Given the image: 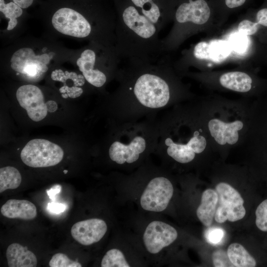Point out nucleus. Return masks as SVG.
<instances>
[{
	"label": "nucleus",
	"instance_id": "3",
	"mask_svg": "<svg viewBox=\"0 0 267 267\" xmlns=\"http://www.w3.org/2000/svg\"><path fill=\"white\" fill-rule=\"evenodd\" d=\"M64 156L63 149L49 140L36 138L29 141L22 149L23 162L33 168H44L59 163Z\"/></svg>",
	"mask_w": 267,
	"mask_h": 267
},
{
	"label": "nucleus",
	"instance_id": "16",
	"mask_svg": "<svg viewBox=\"0 0 267 267\" xmlns=\"http://www.w3.org/2000/svg\"><path fill=\"white\" fill-rule=\"evenodd\" d=\"M0 213L2 216L9 219L24 220H33L37 215L36 206L26 200H8L1 206Z\"/></svg>",
	"mask_w": 267,
	"mask_h": 267
},
{
	"label": "nucleus",
	"instance_id": "8",
	"mask_svg": "<svg viewBox=\"0 0 267 267\" xmlns=\"http://www.w3.org/2000/svg\"><path fill=\"white\" fill-rule=\"evenodd\" d=\"M178 235L177 230L170 224L161 221H153L144 231L143 243L148 253L155 255L172 244Z\"/></svg>",
	"mask_w": 267,
	"mask_h": 267
},
{
	"label": "nucleus",
	"instance_id": "17",
	"mask_svg": "<svg viewBox=\"0 0 267 267\" xmlns=\"http://www.w3.org/2000/svg\"><path fill=\"white\" fill-rule=\"evenodd\" d=\"M54 54L53 52L36 55L32 48L24 47L16 51L10 59V66L15 71L20 73L24 64L28 62L37 63L48 69L47 64Z\"/></svg>",
	"mask_w": 267,
	"mask_h": 267
},
{
	"label": "nucleus",
	"instance_id": "11",
	"mask_svg": "<svg viewBox=\"0 0 267 267\" xmlns=\"http://www.w3.org/2000/svg\"><path fill=\"white\" fill-rule=\"evenodd\" d=\"M107 230V225L104 220L92 218L75 223L71 228V233L80 244L89 246L99 241Z\"/></svg>",
	"mask_w": 267,
	"mask_h": 267
},
{
	"label": "nucleus",
	"instance_id": "26",
	"mask_svg": "<svg viewBox=\"0 0 267 267\" xmlns=\"http://www.w3.org/2000/svg\"><path fill=\"white\" fill-rule=\"evenodd\" d=\"M229 44L231 48L238 53H244L249 46L248 36L239 32L234 33L229 38Z\"/></svg>",
	"mask_w": 267,
	"mask_h": 267
},
{
	"label": "nucleus",
	"instance_id": "29",
	"mask_svg": "<svg viewBox=\"0 0 267 267\" xmlns=\"http://www.w3.org/2000/svg\"><path fill=\"white\" fill-rule=\"evenodd\" d=\"M212 261L214 267H234L230 261L227 252L222 249L215 251L212 254Z\"/></svg>",
	"mask_w": 267,
	"mask_h": 267
},
{
	"label": "nucleus",
	"instance_id": "2",
	"mask_svg": "<svg viewBox=\"0 0 267 267\" xmlns=\"http://www.w3.org/2000/svg\"><path fill=\"white\" fill-rule=\"evenodd\" d=\"M134 92L143 105L157 108L165 106L170 99V88L167 83L160 76L144 73L136 80Z\"/></svg>",
	"mask_w": 267,
	"mask_h": 267
},
{
	"label": "nucleus",
	"instance_id": "6",
	"mask_svg": "<svg viewBox=\"0 0 267 267\" xmlns=\"http://www.w3.org/2000/svg\"><path fill=\"white\" fill-rule=\"evenodd\" d=\"M53 27L60 33L77 38L89 36L92 27L82 14L67 7L57 10L52 18Z\"/></svg>",
	"mask_w": 267,
	"mask_h": 267
},
{
	"label": "nucleus",
	"instance_id": "28",
	"mask_svg": "<svg viewBox=\"0 0 267 267\" xmlns=\"http://www.w3.org/2000/svg\"><path fill=\"white\" fill-rule=\"evenodd\" d=\"M255 214L257 227L263 231H267V199L258 206Z\"/></svg>",
	"mask_w": 267,
	"mask_h": 267
},
{
	"label": "nucleus",
	"instance_id": "13",
	"mask_svg": "<svg viewBox=\"0 0 267 267\" xmlns=\"http://www.w3.org/2000/svg\"><path fill=\"white\" fill-rule=\"evenodd\" d=\"M146 147L144 139L141 136L134 137L129 145L115 141L109 149L110 159L118 164H129L136 161Z\"/></svg>",
	"mask_w": 267,
	"mask_h": 267
},
{
	"label": "nucleus",
	"instance_id": "38",
	"mask_svg": "<svg viewBox=\"0 0 267 267\" xmlns=\"http://www.w3.org/2000/svg\"><path fill=\"white\" fill-rule=\"evenodd\" d=\"M59 187H60L59 185H56V188L55 189H51V190L47 191L48 195H49V196H50V198H52V197H53V196L56 193H58V192L60 191V190H58V191L57 190L58 189H60L61 188H60L59 189L58 188Z\"/></svg>",
	"mask_w": 267,
	"mask_h": 267
},
{
	"label": "nucleus",
	"instance_id": "20",
	"mask_svg": "<svg viewBox=\"0 0 267 267\" xmlns=\"http://www.w3.org/2000/svg\"><path fill=\"white\" fill-rule=\"evenodd\" d=\"M219 82L225 89L246 93L251 90L253 81L251 77L245 72L233 71L222 74L219 78Z\"/></svg>",
	"mask_w": 267,
	"mask_h": 267
},
{
	"label": "nucleus",
	"instance_id": "21",
	"mask_svg": "<svg viewBox=\"0 0 267 267\" xmlns=\"http://www.w3.org/2000/svg\"><path fill=\"white\" fill-rule=\"evenodd\" d=\"M227 253L234 267H254L256 266L255 259L239 243H233L230 244Z\"/></svg>",
	"mask_w": 267,
	"mask_h": 267
},
{
	"label": "nucleus",
	"instance_id": "18",
	"mask_svg": "<svg viewBox=\"0 0 267 267\" xmlns=\"http://www.w3.org/2000/svg\"><path fill=\"white\" fill-rule=\"evenodd\" d=\"M6 257L9 267H35L37 265L35 255L27 247L17 243L8 246Z\"/></svg>",
	"mask_w": 267,
	"mask_h": 267
},
{
	"label": "nucleus",
	"instance_id": "15",
	"mask_svg": "<svg viewBox=\"0 0 267 267\" xmlns=\"http://www.w3.org/2000/svg\"><path fill=\"white\" fill-rule=\"evenodd\" d=\"M96 55L92 49H86L82 52L77 61L79 70L85 79L95 87H102L106 81L105 74L98 69H95Z\"/></svg>",
	"mask_w": 267,
	"mask_h": 267
},
{
	"label": "nucleus",
	"instance_id": "7",
	"mask_svg": "<svg viewBox=\"0 0 267 267\" xmlns=\"http://www.w3.org/2000/svg\"><path fill=\"white\" fill-rule=\"evenodd\" d=\"M165 142L168 146L169 156L181 164L188 163L194 159L196 155L213 149L206 131L195 134L187 144L175 143L169 137Z\"/></svg>",
	"mask_w": 267,
	"mask_h": 267
},
{
	"label": "nucleus",
	"instance_id": "31",
	"mask_svg": "<svg viewBox=\"0 0 267 267\" xmlns=\"http://www.w3.org/2000/svg\"><path fill=\"white\" fill-rule=\"evenodd\" d=\"M224 236V231L220 228L208 229L205 234L206 238L208 242L214 245H217L221 243Z\"/></svg>",
	"mask_w": 267,
	"mask_h": 267
},
{
	"label": "nucleus",
	"instance_id": "36",
	"mask_svg": "<svg viewBox=\"0 0 267 267\" xmlns=\"http://www.w3.org/2000/svg\"><path fill=\"white\" fill-rule=\"evenodd\" d=\"M13 2L22 8H26L31 5L33 0H13Z\"/></svg>",
	"mask_w": 267,
	"mask_h": 267
},
{
	"label": "nucleus",
	"instance_id": "24",
	"mask_svg": "<svg viewBox=\"0 0 267 267\" xmlns=\"http://www.w3.org/2000/svg\"><path fill=\"white\" fill-rule=\"evenodd\" d=\"M0 11L6 18L9 19L7 30H12L16 27L18 22L16 18L23 13L22 8L14 2L5 3L4 0H0Z\"/></svg>",
	"mask_w": 267,
	"mask_h": 267
},
{
	"label": "nucleus",
	"instance_id": "37",
	"mask_svg": "<svg viewBox=\"0 0 267 267\" xmlns=\"http://www.w3.org/2000/svg\"><path fill=\"white\" fill-rule=\"evenodd\" d=\"M45 104L47 111L49 112H54L57 109V103L53 100L48 101L45 103Z\"/></svg>",
	"mask_w": 267,
	"mask_h": 267
},
{
	"label": "nucleus",
	"instance_id": "19",
	"mask_svg": "<svg viewBox=\"0 0 267 267\" xmlns=\"http://www.w3.org/2000/svg\"><path fill=\"white\" fill-rule=\"evenodd\" d=\"M218 202V195L215 190L207 189L202 193L200 205L196 215L201 223L206 226H210L213 221Z\"/></svg>",
	"mask_w": 267,
	"mask_h": 267
},
{
	"label": "nucleus",
	"instance_id": "14",
	"mask_svg": "<svg viewBox=\"0 0 267 267\" xmlns=\"http://www.w3.org/2000/svg\"><path fill=\"white\" fill-rule=\"evenodd\" d=\"M231 47L229 43L222 40H214L209 43L201 42L194 47L193 55L197 59L221 62L229 55Z\"/></svg>",
	"mask_w": 267,
	"mask_h": 267
},
{
	"label": "nucleus",
	"instance_id": "33",
	"mask_svg": "<svg viewBox=\"0 0 267 267\" xmlns=\"http://www.w3.org/2000/svg\"><path fill=\"white\" fill-rule=\"evenodd\" d=\"M256 19L259 24L267 27V8H262L258 11Z\"/></svg>",
	"mask_w": 267,
	"mask_h": 267
},
{
	"label": "nucleus",
	"instance_id": "34",
	"mask_svg": "<svg viewBox=\"0 0 267 267\" xmlns=\"http://www.w3.org/2000/svg\"><path fill=\"white\" fill-rule=\"evenodd\" d=\"M247 0H223L224 6L228 9H234L243 5Z\"/></svg>",
	"mask_w": 267,
	"mask_h": 267
},
{
	"label": "nucleus",
	"instance_id": "39",
	"mask_svg": "<svg viewBox=\"0 0 267 267\" xmlns=\"http://www.w3.org/2000/svg\"><path fill=\"white\" fill-rule=\"evenodd\" d=\"M63 172H64V174H66L68 172V171L67 170H64Z\"/></svg>",
	"mask_w": 267,
	"mask_h": 267
},
{
	"label": "nucleus",
	"instance_id": "27",
	"mask_svg": "<svg viewBox=\"0 0 267 267\" xmlns=\"http://www.w3.org/2000/svg\"><path fill=\"white\" fill-rule=\"evenodd\" d=\"M50 267H81L82 266L77 261L70 260L65 254L56 253L49 262Z\"/></svg>",
	"mask_w": 267,
	"mask_h": 267
},
{
	"label": "nucleus",
	"instance_id": "4",
	"mask_svg": "<svg viewBox=\"0 0 267 267\" xmlns=\"http://www.w3.org/2000/svg\"><path fill=\"white\" fill-rule=\"evenodd\" d=\"M218 195V202L215 220L219 223L227 220L233 222L243 219L246 211L244 200L240 193L229 184L221 182L215 187Z\"/></svg>",
	"mask_w": 267,
	"mask_h": 267
},
{
	"label": "nucleus",
	"instance_id": "5",
	"mask_svg": "<svg viewBox=\"0 0 267 267\" xmlns=\"http://www.w3.org/2000/svg\"><path fill=\"white\" fill-rule=\"evenodd\" d=\"M174 194V187L168 178L163 177L151 179L140 197V205L144 210L161 212L167 208Z\"/></svg>",
	"mask_w": 267,
	"mask_h": 267
},
{
	"label": "nucleus",
	"instance_id": "1",
	"mask_svg": "<svg viewBox=\"0 0 267 267\" xmlns=\"http://www.w3.org/2000/svg\"><path fill=\"white\" fill-rule=\"evenodd\" d=\"M199 116L213 149L237 147L247 131L250 110L245 103L204 101Z\"/></svg>",
	"mask_w": 267,
	"mask_h": 267
},
{
	"label": "nucleus",
	"instance_id": "12",
	"mask_svg": "<svg viewBox=\"0 0 267 267\" xmlns=\"http://www.w3.org/2000/svg\"><path fill=\"white\" fill-rule=\"evenodd\" d=\"M153 20L165 24L174 11L177 0H129Z\"/></svg>",
	"mask_w": 267,
	"mask_h": 267
},
{
	"label": "nucleus",
	"instance_id": "23",
	"mask_svg": "<svg viewBox=\"0 0 267 267\" xmlns=\"http://www.w3.org/2000/svg\"><path fill=\"white\" fill-rule=\"evenodd\" d=\"M131 264L124 252L117 248L108 250L102 259L101 267H129Z\"/></svg>",
	"mask_w": 267,
	"mask_h": 267
},
{
	"label": "nucleus",
	"instance_id": "32",
	"mask_svg": "<svg viewBox=\"0 0 267 267\" xmlns=\"http://www.w3.org/2000/svg\"><path fill=\"white\" fill-rule=\"evenodd\" d=\"M59 91L64 98H67L68 97L75 98L80 96L83 93V90L79 87L63 86L59 89Z\"/></svg>",
	"mask_w": 267,
	"mask_h": 267
},
{
	"label": "nucleus",
	"instance_id": "22",
	"mask_svg": "<svg viewBox=\"0 0 267 267\" xmlns=\"http://www.w3.org/2000/svg\"><path fill=\"white\" fill-rule=\"evenodd\" d=\"M22 180L21 174L15 168L6 166L0 169V193L17 188Z\"/></svg>",
	"mask_w": 267,
	"mask_h": 267
},
{
	"label": "nucleus",
	"instance_id": "30",
	"mask_svg": "<svg viewBox=\"0 0 267 267\" xmlns=\"http://www.w3.org/2000/svg\"><path fill=\"white\" fill-rule=\"evenodd\" d=\"M259 24L250 20L245 19L241 21L238 26V32L246 36L253 35L258 29Z\"/></svg>",
	"mask_w": 267,
	"mask_h": 267
},
{
	"label": "nucleus",
	"instance_id": "9",
	"mask_svg": "<svg viewBox=\"0 0 267 267\" xmlns=\"http://www.w3.org/2000/svg\"><path fill=\"white\" fill-rule=\"evenodd\" d=\"M16 98L32 120L39 122L46 116L47 110L44 97L41 90L37 86L32 85L21 86L17 90Z\"/></svg>",
	"mask_w": 267,
	"mask_h": 267
},
{
	"label": "nucleus",
	"instance_id": "10",
	"mask_svg": "<svg viewBox=\"0 0 267 267\" xmlns=\"http://www.w3.org/2000/svg\"><path fill=\"white\" fill-rule=\"evenodd\" d=\"M210 14V7L206 0H177L173 14L178 23L197 25L205 23Z\"/></svg>",
	"mask_w": 267,
	"mask_h": 267
},
{
	"label": "nucleus",
	"instance_id": "25",
	"mask_svg": "<svg viewBox=\"0 0 267 267\" xmlns=\"http://www.w3.org/2000/svg\"><path fill=\"white\" fill-rule=\"evenodd\" d=\"M51 79L55 81L66 84L67 81L74 82L77 87L82 86L85 83V78L83 75H77L74 72H69L67 71L64 72L60 69L53 71L51 74Z\"/></svg>",
	"mask_w": 267,
	"mask_h": 267
},
{
	"label": "nucleus",
	"instance_id": "35",
	"mask_svg": "<svg viewBox=\"0 0 267 267\" xmlns=\"http://www.w3.org/2000/svg\"><path fill=\"white\" fill-rule=\"evenodd\" d=\"M48 205L50 211L56 213L63 212L65 209V205L61 204L48 203Z\"/></svg>",
	"mask_w": 267,
	"mask_h": 267
}]
</instances>
